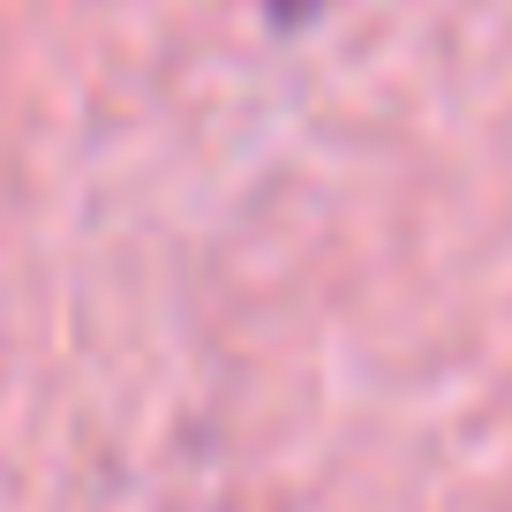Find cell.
Segmentation results:
<instances>
[{
    "label": "cell",
    "mask_w": 512,
    "mask_h": 512,
    "mask_svg": "<svg viewBox=\"0 0 512 512\" xmlns=\"http://www.w3.org/2000/svg\"><path fill=\"white\" fill-rule=\"evenodd\" d=\"M317 8H324V0H264V23H272V31H302Z\"/></svg>",
    "instance_id": "obj_1"
}]
</instances>
